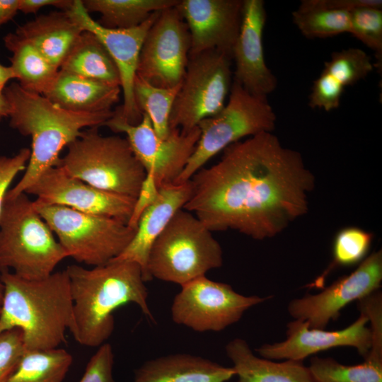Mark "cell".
Returning a JSON list of instances; mask_svg holds the SVG:
<instances>
[{
	"mask_svg": "<svg viewBox=\"0 0 382 382\" xmlns=\"http://www.w3.org/2000/svg\"><path fill=\"white\" fill-rule=\"evenodd\" d=\"M183 209L212 231H236L255 240L282 232L308 209L315 178L301 154L261 132L223 150L220 160L190 180Z\"/></svg>",
	"mask_w": 382,
	"mask_h": 382,
	"instance_id": "obj_1",
	"label": "cell"
},
{
	"mask_svg": "<svg viewBox=\"0 0 382 382\" xmlns=\"http://www.w3.org/2000/svg\"><path fill=\"white\" fill-rule=\"evenodd\" d=\"M66 270L73 301L69 331L80 345L98 347L105 343L115 328L113 312L128 303L137 305L156 323L143 271L137 262L111 260L91 269L71 265Z\"/></svg>",
	"mask_w": 382,
	"mask_h": 382,
	"instance_id": "obj_2",
	"label": "cell"
},
{
	"mask_svg": "<svg viewBox=\"0 0 382 382\" xmlns=\"http://www.w3.org/2000/svg\"><path fill=\"white\" fill-rule=\"evenodd\" d=\"M4 93L10 105V127L32 140L25 173L6 193L11 197L25 193L45 170L57 166L61 151L79 137L83 129L104 126L115 114L112 110L69 111L42 94L23 89L17 82L6 86Z\"/></svg>",
	"mask_w": 382,
	"mask_h": 382,
	"instance_id": "obj_3",
	"label": "cell"
},
{
	"mask_svg": "<svg viewBox=\"0 0 382 382\" xmlns=\"http://www.w3.org/2000/svg\"><path fill=\"white\" fill-rule=\"evenodd\" d=\"M4 285L0 334L18 328L25 350L58 348L73 325V301L66 270L40 280L1 272Z\"/></svg>",
	"mask_w": 382,
	"mask_h": 382,
	"instance_id": "obj_4",
	"label": "cell"
},
{
	"mask_svg": "<svg viewBox=\"0 0 382 382\" xmlns=\"http://www.w3.org/2000/svg\"><path fill=\"white\" fill-rule=\"evenodd\" d=\"M69 257L25 193L5 196L0 214V272L28 280L50 276Z\"/></svg>",
	"mask_w": 382,
	"mask_h": 382,
	"instance_id": "obj_5",
	"label": "cell"
},
{
	"mask_svg": "<svg viewBox=\"0 0 382 382\" xmlns=\"http://www.w3.org/2000/svg\"><path fill=\"white\" fill-rule=\"evenodd\" d=\"M83 130L57 164L67 175L99 190L136 199L146 173L127 139Z\"/></svg>",
	"mask_w": 382,
	"mask_h": 382,
	"instance_id": "obj_6",
	"label": "cell"
},
{
	"mask_svg": "<svg viewBox=\"0 0 382 382\" xmlns=\"http://www.w3.org/2000/svg\"><path fill=\"white\" fill-rule=\"evenodd\" d=\"M222 265V248L212 231L195 214L182 209L153 243L146 279L181 286Z\"/></svg>",
	"mask_w": 382,
	"mask_h": 382,
	"instance_id": "obj_7",
	"label": "cell"
},
{
	"mask_svg": "<svg viewBox=\"0 0 382 382\" xmlns=\"http://www.w3.org/2000/svg\"><path fill=\"white\" fill-rule=\"evenodd\" d=\"M276 120L267 98L250 93L233 80L224 108L198 124L200 137L196 148L174 183L190 180L212 157L243 138L272 132Z\"/></svg>",
	"mask_w": 382,
	"mask_h": 382,
	"instance_id": "obj_8",
	"label": "cell"
},
{
	"mask_svg": "<svg viewBox=\"0 0 382 382\" xmlns=\"http://www.w3.org/2000/svg\"><path fill=\"white\" fill-rule=\"evenodd\" d=\"M33 203L69 257L79 263L96 267L109 262L124 251L136 233V228L114 218Z\"/></svg>",
	"mask_w": 382,
	"mask_h": 382,
	"instance_id": "obj_9",
	"label": "cell"
},
{
	"mask_svg": "<svg viewBox=\"0 0 382 382\" xmlns=\"http://www.w3.org/2000/svg\"><path fill=\"white\" fill-rule=\"evenodd\" d=\"M232 59L217 50L189 56L170 115V129L187 132L224 108L233 80Z\"/></svg>",
	"mask_w": 382,
	"mask_h": 382,
	"instance_id": "obj_10",
	"label": "cell"
},
{
	"mask_svg": "<svg viewBox=\"0 0 382 382\" xmlns=\"http://www.w3.org/2000/svg\"><path fill=\"white\" fill-rule=\"evenodd\" d=\"M271 297L245 296L228 284L202 276L181 286L173 301L171 318L175 323L196 332H219Z\"/></svg>",
	"mask_w": 382,
	"mask_h": 382,
	"instance_id": "obj_11",
	"label": "cell"
},
{
	"mask_svg": "<svg viewBox=\"0 0 382 382\" xmlns=\"http://www.w3.org/2000/svg\"><path fill=\"white\" fill-rule=\"evenodd\" d=\"M104 126L114 132L125 133L135 156L146 173L153 175L159 188L173 183L184 170L200 137L197 127L187 132L170 129L166 138L155 132L149 117L142 113L137 125H130L114 114Z\"/></svg>",
	"mask_w": 382,
	"mask_h": 382,
	"instance_id": "obj_12",
	"label": "cell"
},
{
	"mask_svg": "<svg viewBox=\"0 0 382 382\" xmlns=\"http://www.w3.org/2000/svg\"><path fill=\"white\" fill-rule=\"evenodd\" d=\"M190 46L188 27L175 6L161 11L144 40L137 75L157 87L176 86L185 74Z\"/></svg>",
	"mask_w": 382,
	"mask_h": 382,
	"instance_id": "obj_13",
	"label": "cell"
},
{
	"mask_svg": "<svg viewBox=\"0 0 382 382\" xmlns=\"http://www.w3.org/2000/svg\"><path fill=\"white\" fill-rule=\"evenodd\" d=\"M382 282V253L365 257L349 275L333 282L320 292L307 294L289 301L288 313L294 320L306 322L309 328L325 329L339 318L349 303L379 290Z\"/></svg>",
	"mask_w": 382,
	"mask_h": 382,
	"instance_id": "obj_14",
	"label": "cell"
},
{
	"mask_svg": "<svg viewBox=\"0 0 382 382\" xmlns=\"http://www.w3.org/2000/svg\"><path fill=\"white\" fill-rule=\"evenodd\" d=\"M161 11L154 13L139 26L129 29L103 27L86 12L81 0H74L73 6L67 11L83 30L90 31L99 38L113 59L123 94V103L115 114L130 125L139 124L142 118L134 96V82L144 40Z\"/></svg>",
	"mask_w": 382,
	"mask_h": 382,
	"instance_id": "obj_15",
	"label": "cell"
},
{
	"mask_svg": "<svg viewBox=\"0 0 382 382\" xmlns=\"http://www.w3.org/2000/svg\"><path fill=\"white\" fill-rule=\"evenodd\" d=\"M25 193L35 196L34 201L37 204L63 206L127 224L136 199L96 188L67 175L58 166L45 170Z\"/></svg>",
	"mask_w": 382,
	"mask_h": 382,
	"instance_id": "obj_16",
	"label": "cell"
},
{
	"mask_svg": "<svg viewBox=\"0 0 382 382\" xmlns=\"http://www.w3.org/2000/svg\"><path fill=\"white\" fill-rule=\"evenodd\" d=\"M362 313L349 326L338 330L309 328L306 322L293 320L286 325L284 340L265 343L255 349L261 357L272 360L302 361L318 352L337 347L354 348L364 358L371 347V332Z\"/></svg>",
	"mask_w": 382,
	"mask_h": 382,
	"instance_id": "obj_17",
	"label": "cell"
},
{
	"mask_svg": "<svg viewBox=\"0 0 382 382\" xmlns=\"http://www.w3.org/2000/svg\"><path fill=\"white\" fill-rule=\"evenodd\" d=\"M243 6V0H179L175 8L190 35L189 56L217 50L233 59Z\"/></svg>",
	"mask_w": 382,
	"mask_h": 382,
	"instance_id": "obj_18",
	"label": "cell"
},
{
	"mask_svg": "<svg viewBox=\"0 0 382 382\" xmlns=\"http://www.w3.org/2000/svg\"><path fill=\"white\" fill-rule=\"evenodd\" d=\"M266 16L262 0H243L240 32L233 50V81L250 93L264 98L277 86V78L264 57L262 33Z\"/></svg>",
	"mask_w": 382,
	"mask_h": 382,
	"instance_id": "obj_19",
	"label": "cell"
},
{
	"mask_svg": "<svg viewBox=\"0 0 382 382\" xmlns=\"http://www.w3.org/2000/svg\"><path fill=\"white\" fill-rule=\"evenodd\" d=\"M191 192L190 180L183 183H173L159 187L156 199L141 215L132 241L112 260L137 262L141 267L146 282V265L150 249L173 216L183 209Z\"/></svg>",
	"mask_w": 382,
	"mask_h": 382,
	"instance_id": "obj_20",
	"label": "cell"
},
{
	"mask_svg": "<svg viewBox=\"0 0 382 382\" xmlns=\"http://www.w3.org/2000/svg\"><path fill=\"white\" fill-rule=\"evenodd\" d=\"M236 376L226 367L190 354H172L145 361L132 382H226Z\"/></svg>",
	"mask_w": 382,
	"mask_h": 382,
	"instance_id": "obj_21",
	"label": "cell"
},
{
	"mask_svg": "<svg viewBox=\"0 0 382 382\" xmlns=\"http://www.w3.org/2000/svg\"><path fill=\"white\" fill-rule=\"evenodd\" d=\"M120 92V86L59 70L43 96L64 110L94 113L112 110Z\"/></svg>",
	"mask_w": 382,
	"mask_h": 382,
	"instance_id": "obj_22",
	"label": "cell"
},
{
	"mask_svg": "<svg viewBox=\"0 0 382 382\" xmlns=\"http://www.w3.org/2000/svg\"><path fill=\"white\" fill-rule=\"evenodd\" d=\"M83 30L68 12L59 11L39 15L15 32L59 70Z\"/></svg>",
	"mask_w": 382,
	"mask_h": 382,
	"instance_id": "obj_23",
	"label": "cell"
},
{
	"mask_svg": "<svg viewBox=\"0 0 382 382\" xmlns=\"http://www.w3.org/2000/svg\"><path fill=\"white\" fill-rule=\"evenodd\" d=\"M238 382H314L302 361H277L255 355L244 339L236 337L225 346Z\"/></svg>",
	"mask_w": 382,
	"mask_h": 382,
	"instance_id": "obj_24",
	"label": "cell"
},
{
	"mask_svg": "<svg viewBox=\"0 0 382 382\" xmlns=\"http://www.w3.org/2000/svg\"><path fill=\"white\" fill-rule=\"evenodd\" d=\"M59 70L120 86L118 69L108 51L93 33L83 30Z\"/></svg>",
	"mask_w": 382,
	"mask_h": 382,
	"instance_id": "obj_25",
	"label": "cell"
},
{
	"mask_svg": "<svg viewBox=\"0 0 382 382\" xmlns=\"http://www.w3.org/2000/svg\"><path fill=\"white\" fill-rule=\"evenodd\" d=\"M15 79L23 89L44 95L54 82L59 69L47 60L30 42L15 33L4 39Z\"/></svg>",
	"mask_w": 382,
	"mask_h": 382,
	"instance_id": "obj_26",
	"label": "cell"
},
{
	"mask_svg": "<svg viewBox=\"0 0 382 382\" xmlns=\"http://www.w3.org/2000/svg\"><path fill=\"white\" fill-rule=\"evenodd\" d=\"M88 13L100 14V25L109 29H129L139 26L154 13L175 7L179 0H83Z\"/></svg>",
	"mask_w": 382,
	"mask_h": 382,
	"instance_id": "obj_27",
	"label": "cell"
},
{
	"mask_svg": "<svg viewBox=\"0 0 382 382\" xmlns=\"http://www.w3.org/2000/svg\"><path fill=\"white\" fill-rule=\"evenodd\" d=\"M308 367L314 382H382V350L370 349L364 362L356 365L313 356Z\"/></svg>",
	"mask_w": 382,
	"mask_h": 382,
	"instance_id": "obj_28",
	"label": "cell"
},
{
	"mask_svg": "<svg viewBox=\"0 0 382 382\" xmlns=\"http://www.w3.org/2000/svg\"><path fill=\"white\" fill-rule=\"evenodd\" d=\"M73 357L64 349L25 350L7 382H62Z\"/></svg>",
	"mask_w": 382,
	"mask_h": 382,
	"instance_id": "obj_29",
	"label": "cell"
},
{
	"mask_svg": "<svg viewBox=\"0 0 382 382\" xmlns=\"http://www.w3.org/2000/svg\"><path fill=\"white\" fill-rule=\"evenodd\" d=\"M180 87V83L173 88H160L138 75L135 76L134 96L137 105L149 117L155 132L161 139L170 134L169 118Z\"/></svg>",
	"mask_w": 382,
	"mask_h": 382,
	"instance_id": "obj_30",
	"label": "cell"
},
{
	"mask_svg": "<svg viewBox=\"0 0 382 382\" xmlns=\"http://www.w3.org/2000/svg\"><path fill=\"white\" fill-rule=\"evenodd\" d=\"M294 23L308 38H327L349 33V12L311 7L300 4L292 13Z\"/></svg>",
	"mask_w": 382,
	"mask_h": 382,
	"instance_id": "obj_31",
	"label": "cell"
},
{
	"mask_svg": "<svg viewBox=\"0 0 382 382\" xmlns=\"http://www.w3.org/2000/svg\"><path fill=\"white\" fill-rule=\"evenodd\" d=\"M374 66L366 52L352 47L332 52L330 59L325 63L323 70L345 87L364 79Z\"/></svg>",
	"mask_w": 382,
	"mask_h": 382,
	"instance_id": "obj_32",
	"label": "cell"
},
{
	"mask_svg": "<svg viewBox=\"0 0 382 382\" xmlns=\"http://www.w3.org/2000/svg\"><path fill=\"white\" fill-rule=\"evenodd\" d=\"M349 33L360 40L376 54V66L381 69L382 7L366 6L349 12Z\"/></svg>",
	"mask_w": 382,
	"mask_h": 382,
	"instance_id": "obj_33",
	"label": "cell"
},
{
	"mask_svg": "<svg viewBox=\"0 0 382 382\" xmlns=\"http://www.w3.org/2000/svg\"><path fill=\"white\" fill-rule=\"evenodd\" d=\"M372 239L371 233L357 227L342 229L333 243L334 264L347 267L361 262L369 252Z\"/></svg>",
	"mask_w": 382,
	"mask_h": 382,
	"instance_id": "obj_34",
	"label": "cell"
},
{
	"mask_svg": "<svg viewBox=\"0 0 382 382\" xmlns=\"http://www.w3.org/2000/svg\"><path fill=\"white\" fill-rule=\"evenodd\" d=\"M25 352L23 333L18 328L0 334V382H7Z\"/></svg>",
	"mask_w": 382,
	"mask_h": 382,
	"instance_id": "obj_35",
	"label": "cell"
},
{
	"mask_svg": "<svg viewBox=\"0 0 382 382\" xmlns=\"http://www.w3.org/2000/svg\"><path fill=\"white\" fill-rule=\"evenodd\" d=\"M344 89L342 84L323 69L313 82L308 105L311 108L323 109L327 112L335 110L340 106Z\"/></svg>",
	"mask_w": 382,
	"mask_h": 382,
	"instance_id": "obj_36",
	"label": "cell"
},
{
	"mask_svg": "<svg viewBox=\"0 0 382 382\" xmlns=\"http://www.w3.org/2000/svg\"><path fill=\"white\" fill-rule=\"evenodd\" d=\"M114 354L112 346L104 343L91 357L79 382H115L113 377Z\"/></svg>",
	"mask_w": 382,
	"mask_h": 382,
	"instance_id": "obj_37",
	"label": "cell"
},
{
	"mask_svg": "<svg viewBox=\"0 0 382 382\" xmlns=\"http://www.w3.org/2000/svg\"><path fill=\"white\" fill-rule=\"evenodd\" d=\"M30 156V149L23 148L12 156H0V214L8 187L21 171L25 170Z\"/></svg>",
	"mask_w": 382,
	"mask_h": 382,
	"instance_id": "obj_38",
	"label": "cell"
},
{
	"mask_svg": "<svg viewBox=\"0 0 382 382\" xmlns=\"http://www.w3.org/2000/svg\"><path fill=\"white\" fill-rule=\"evenodd\" d=\"M158 194V187L155 183L153 175L146 173L135 199L133 212L127 224L129 226L137 229L141 215L155 201Z\"/></svg>",
	"mask_w": 382,
	"mask_h": 382,
	"instance_id": "obj_39",
	"label": "cell"
},
{
	"mask_svg": "<svg viewBox=\"0 0 382 382\" xmlns=\"http://www.w3.org/2000/svg\"><path fill=\"white\" fill-rule=\"evenodd\" d=\"M301 3L311 7L347 12L366 6L382 7L381 0H303Z\"/></svg>",
	"mask_w": 382,
	"mask_h": 382,
	"instance_id": "obj_40",
	"label": "cell"
},
{
	"mask_svg": "<svg viewBox=\"0 0 382 382\" xmlns=\"http://www.w3.org/2000/svg\"><path fill=\"white\" fill-rule=\"evenodd\" d=\"M74 0H19L20 11L25 14L36 13L45 6H54L62 11H69Z\"/></svg>",
	"mask_w": 382,
	"mask_h": 382,
	"instance_id": "obj_41",
	"label": "cell"
},
{
	"mask_svg": "<svg viewBox=\"0 0 382 382\" xmlns=\"http://www.w3.org/2000/svg\"><path fill=\"white\" fill-rule=\"evenodd\" d=\"M18 7L19 0H0V27L13 18Z\"/></svg>",
	"mask_w": 382,
	"mask_h": 382,
	"instance_id": "obj_42",
	"label": "cell"
},
{
	"mask_svg": "<svg viewBox=\"0 0 382 382\" xmlns=\"http://www.w3.org/2000/svg\"><path fill=\"white\" fill-rule=\"evenodd\" d=\"M13 79H15V74L11 66L0 64V91H4L8 82Z\"/></svg>",
	"mask_w": 382,
	"mask_h": 382,
	"instance_id": "obj_43",
	"label": "cell"
},
{
	"mask_svg": "<svg viewBox=\"0 0 382 382\" xmlns=\"http://www.w3.org/2000/svg\"><path fill=\"white\" fill-rule=\"evenodd\" d=\"M10 113V105L8 100L4 93L0 91V122L6 118L8 117Z\"/></svg>",
	"mask_w": 382,
	"mask_h": 382,
	"instance_id": "obj_44",
	"label": "cell"
},
{
	"mask_svg": "<svg viewBox=\"0 0 382 382\" xmlns=\"http://www.w3.org/2000/svg\"><path fill=\"white\" fill-rule=\"evenodd\" d=\"M3 294H4V285L0 281V305L1 304V302H2Z\"/></svg>",
	"mask_w": 382,
	"mask_h": 382,
	"instance_id": "obj_45",
	"label": "cell"
},
{
	"mask_svg": "<svg viewBox=\"0 0 382 382\" xmlns=\"http://www.w3.org/2000/svg\"><path fill=\"white\" fill-rule=\"evenodd\" d=\"M0 313H1V305H0Z\"/></svg>",
	"mask_w": 382,
	"mask_h": 382,
	"instance_id": "obj_46",
	"label": "cell"
}]
</instances>
